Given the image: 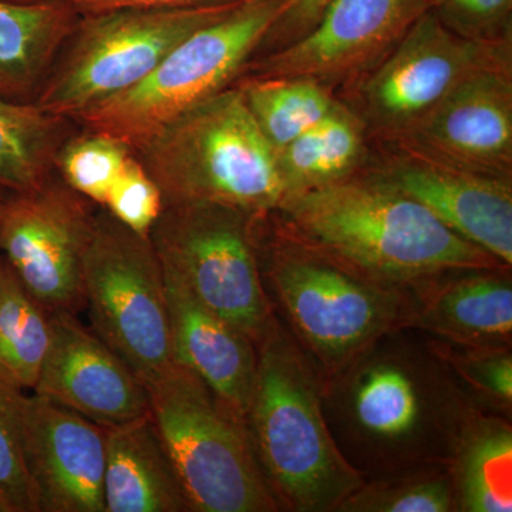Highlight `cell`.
Masks as SVG:
<instances>
[{
	"label": "cell",
	"instance_id": "obj_1",
	"mask_svg": "<svg viewBox=\"0 0 512 512\" xmlns=\"http://www.w3.org/2000/svg\"><path fill=\"white\" fill-rule=\"evenodd\" d=\"M276 212L284 220L285 238L377 284L507 268L373 171L303 192Z\"/></svg>",
	"mask_w": 512,
	"mask_h": 512
},
{
	"label": "cell",
	"instance_id": "obj_2",
	"mask_svg": "<svg viewBox=\"0 0 512 512\" xmlns=\"http://www.w3.org/2000/svg\"><path fill=\"white\" fill-rule=\"evenodd\" d=\"M137 156L165 205L205 202L261 218L286 200L275 150L235 84L168 124Z\"/></svg>",
	"mask_w": 512,
	"mask_h": 512
},
{
	"label": "cell",
	"instance_id": "obj_3",
	"mask_svg": "<svg viewBox=\"0 0 512 512\" xmlns=\"http://www.w3.org/2000/svg\"><path fill=\"white\" fill-rule=\"evenodd\" d=\"M256 345L247 419L269 480L293 510L340 507L363 481L330 436L308 366L274 320Z\"/></svg>",
	"mask_w": 512,
	"mask_h": 512
},
{
	"label": "cell",
	"instance_id": "obj_4",
	"mask_svg": "<svg viewBox=\"0 0 512 512\" xmlns=\"http://www.w3.org/2000/svg\"><path fill=\"white\" fill-rule=\"evenodd\" d=\"M285 5L286 0H245L188 36L143 82L76 120L138 153L168 124L237 83Z\"/></svg>",
	"mask_w": 512,
	"mask_h": 512
},
{
	"label": "cell",
	"instance_id": "obj_5",
	"mask_svg": "<svg viewBox=\"0 0 512 512\" xmlns=\"http://www.w3.org/2000/svg\"><path fill=\"white\" fill-rule=\"evenodd\" d=\"M146 389L151 417L191 511L275 510L245 419L178 363Z\"/></svg>",
	"mask_w": 512,
	"mask_h": 512
},
{
	"label": "cell",
	"instance_id": "obj_6",
	"mask_svg": "<svg viewBox=\"0 0 512 512\" xmlns=\"http://www.w3.org/2000/svg\"><path fill=\"white\" fill-rule=\"evenodd\" d=\"M241 3L80 15L62 60L43 82L35 103L53 116L76 120L143 82L188 36Z\"/></svg>",
	"mask_w": 512,
	"mask_h": 512
},
{
	"label": "cell",
	"instance_id": "obj_7",
	"mask_svg": "<svg viewBox=\"0 0 512 512\" xmlns=\"http://www.w3.org/2000/svg\"><path fill=\"white\" fill-rule=\"evenodd\" d=\"M83 293L93 332L144 386L177 363L163 268L153 242L109 212L94 221L83 261Z\"/></svg>",
	"mask_w": 512,
	"mask_h": 512
},
{
	"label": "cell",
	"instance_id": "obj_8",
	"mask_svg": "<svg viewBox=\"0 0 512 512\" xmlns=\"http://www.w3.org/2000/svg\"><path fill=\"white\" fill-rule=\"evenodd\" d=\"M256 220L225 205H164L150 232L161 268L255 345L274 320L256 261Z\"/></svg>",
	"mask_w": 512,
	"mask_h": 512
},
{
	"label": "cell",
	"instance_id": "obj_9",
	"mask_svg": "<svg viewBox=\"0 0 512 512\" xmlns=\"http://www.w3.org/2000/svg\"><path fill=\"white\" fill-rule=\"evenodd\" d=\"M512 63V43H481L447 29L426 10L342 100L383 143L402 137L480 70Z\"/></svg>",
	"mask_w": 512,
	"mask_h": 512
},
{
	"label": "cell",
	"instance_id": "obj_10",
	"mask_svg": "<svg viewBox=\"0 0 512 512\" xmlns=\"http://www.w3.org/2000/svg\"><path fill=\"white\" fill-rule=\"evenodd\" d=\"M269 275L299 338L328 370L346 365L403 313L392 286L285 237L272 255Z\"/></svg>",
	"mask_w": 512,
	"mask_h": 512
},
{
	"label": "cell",
	"instance_id": "obj_11",
	"mask_svg": "<svg viewBox=\"0 0 512 512\" xmlns=\"http://www.w3.org/2000/svg\"><path fill=\"white\" fill-rule=\"evenodd\" d=\"M96 217L66 184H43L0 202V255L50 313L86 308L83 261Z\"/></svg>",
	"mask_w": 512,
	"mask_h": 512
},
{
	"label": "cell",
	"instance_id": "obj_12",
	"mask_svg": "<svg viewBox=\"0 0 512 512\" xmlns=\"http://www.w3.org/2000/svg\"><path fill=\"white\" fill-rule=\"evenodd\" d=\"M429 9V0H330L308 33L254 57L242 76L308 79L335 92L348 89L372 72Z\"/></svg>",
	"mask_w": 512,
	"mask_h": 512
},
{
	"label": "cell",
	"instance_id": "obj_13",
	"mask_svg": "<svg viewBox=\"0 0 512 512\" xmlns=\"http://www.w3.org/2000/svg\"><path fill=\"white\" fill-rule=\"evenodd\" d=\"M13 404L40 512H106V427L36 393Z\"/></svg>",
	"mask_w": 512,
	"mask_h": 512
},
{
	"label": "cell",
	"instance_id": "obj_14",
	"mask_svg": "<svg viewBox=\"0 0 512 512\" xmlns=\"http://www.w3.org/2000/svg\"><path fill=\"white\" fill-rule=\"evenodd\" d=\"M384 144L512 180V63L468 77L412 130Z\"/></svg>",
	"mask_w": 512,
	"mask_h": 512
},
{
	"label": "cell",
	"instance_id": "obj_15",
	"mask_svg": "<svg viewBox=\"0 0 512 512\" xmlns=\"http://www.w3.org/2000/svg\"><path fill=\"white\" fill-rule=\"evenodd\" d=\"M386 151L373 173L510 268L512 180L451 167L393 144Z\"/></svg>",
	"mask_w": 512,
	"mask_h": 512
},
{
	"label": "cell",
	"instance_id": "obj_16",
	"mask_svg": "<svg viewBox=\"0 0 512 512\" xmlns=\"http://www.w3.org/2000/svg\"><path fill=\"white\" fill-rule=\"evenodd\" d=\"M50 316L52 342L32 393L103 427L150 413L146 386L113 349L73 313Z\"/></svg>",
	"mask_w": 512,
	"mask_h": 512
},
{
	"label": "cell",
	"instance_id": "obj_17",
	"mask_svg": "<svg viewBox=\"0 0 512 512\" xmlns=\"http://www.w3.org/2000/svg\"><path fill=\"white\" fill-rule=\"evenodd\" d=\"M163 274L175 362L247 420L256 376L255 343L205 308L173 274L165 269Z\"/></svg>",
	"mask_w": 512,
	"mask_h": 512
},
{
	"label": "cell",
	"instance_id": "obj_18",
	"mask_svg": "<svg viewBox=\"0 0 512 512\" xmlns=\"http://www.w3.org/2000/svg\"><path fill=\"white\" fill-rule=\"evenodd\" d=\"M106 429V512L191 511L150 413Z\"/></svg>",
	"mask_w": 512,
	"mask_h": 512
},
{
	"label": "cell",
	"instance_id": "obj_19",
	"mask_svg": "<svg viewBox=\"0 0 512 512\" xmlns=\"http://www.w3.org/2000/svg\"><path fill=\"white\" fill-rule=\"evenodd\" d=\"M430 291L419 313L424 328L467 348H497L511 339V281L498 269L463 271Z\"/></svg>",
	"mask_w": 512,
	"mask_h": 512
},
{
	"label": "cell",
	"instance_id": "obj_20",
	"mask_svg": "<svg viewBox=\"0 0 512 512\" xmlns=\"http://www.w3.org/2000/svg\"><path fill=\"white\" fill-rule=\"evenodd\" d=\"M79 18L62 3L0 0V99L26 103L42 87Z\"/></svg>",
	"mask_w": 512,
	"mask_h": 512
},
{
	"label": "cell",
	"instance_id": "obj_21",
	"mask_svg": "<svg viewBox=\"0 0 512 512\" xmlns=\"http://www.w3.org/2000/svg\"><path fill=\"white\" fill-rule=\"evenodd\" d=\"M367 134L363 120L339 99L325 119L276 153L286 200L357 173Z\"/></svg>",
	"mask_w": 512,
	"mask_h": 512
},
{
	"label": "cell",
	"instance_id": "obj_22",
	"mask_svg": "<svg viewBox=\"0 0 512 512\" xmlns=\"http://www.w3.org/2000/svg\"><path fill=\"white\" fill-rule=\"evenodd\" d=\"M52 342V316L0 259V383L35 389Z\"/></svg>",
	"mask_w": 512,
	"mask_h": 512
},
{
	"label": "cell",
	"instance_id": "obj_23",
	"mask_svg": "<svg viewBox=\"0 0 512 512\" xmlns=\"http://www.w3.org/2000/svg\"><path fill=\"white\" fill-rule=\"evenodd\" d=\"M63 121L36 103L0 99V187L18 194L49 181Z\"/></svg>",
	"mask_w": 512,
	"mask_h": 512
},
{
	"label": "cell",
	"instance_id": "obj_24",
	"mask_svg": "<svg viewBox=\"0 0 512 512\" xmlns=\"http://www.w3.org/2000/svg\"><path fill=\"white\" fill-rule=\"evenodd\" d=\"M235 86L275 153L325 119L339 100L335 90L308 79L242 76Z\"/></svg>",
	"mask_w": 512,
	"mask_h": 512
},
{
	"label": "cell",
	"instance_id": "obj_25",
	"mask_svg": "<svg viewBox=\"0 0 512 512\" xmlns=\"http://www.w3.org/2000/svg\"><path fill=\"white\" fill-rule=\"evenodd\" d=\"M457 491L464 511H512L510 427L491 421L471 434L458 461Z\"/></svg>",
	"mask_w": 512,
	"mask_h": 512
},
{
	"label": "cell",
	"instance_id": "obj_26",
	"mask_svg": "<svg viewBox=\"0 0 512 512\" xmlns=\"http://www.w3.org/2000/svg\"><path fill=\"white\" fill-rule=\"evenodd\" d=\"M352 413L367 436L386 441L412 436L421 419L416 384L393 363L366 367L353 386Z\"/></svg>",
	"mask_w": 512,
	"mask_h": 512
},
{
	"label": "cell",
	"instance_id": "obj_27",
	"mask_svg": "<svg viewBox=\"0 0 512 512\" xmlns=\"http://www.w3.org/2000/svg\"><path fill=\"white\" fill-rule=\"evenodd\" d=\"M134 154L123 141L87 130L60 146L55 165L67 187L103 208L111 187Z\"/></svg>",
	"mask_w": 512,
	"mask_h": 512
},
{
	"label": "cell",
	"instance_id": "obj_28",
	"mask_svg": "<svg viewBox=\"0 0 512 512\" xmlns=\"http://www.w3.org/2000/svg\"><path fill=\"white\" fill-rule=\"evenodd\" d=\"M454 495L446 477L399 478L362 487L340 505L342 511L447 512L453 510Z\"/></svg>",
	"mask_w": 512,
	"mask_h": 512
},
{
	"label": "cell",
	"instance_id": "obj_29",
	"mask_svg": "<svg viewBox=\"0 0 512 512\" xmlns=\"http://www.w3.org/2000/svg\"><path fill=\"white\" fill-rule=\"evenodd\" d=\"M0 507L3 512H40L39 498L30 477L13 389L0 383Z\"/></svg>",
	"mask_w": 512,
	"mask_h": 512
},
{
	"label": "cell",
	"instance_id": "obj_30",
	"mask_svg": "<svg viewBox=\"0 0 512 512\" xmlns=\"http://www.w3.org/2000/svg\"><path fill=\"white\" fill-rule=\"evenodd\" d=\"M164 205L160 188L136 153L111 187L103 208L124 227L150 237Z\"/></svg>",
	"mask_w": 512,
	"mask_h": 512
},
{
	"label": "cell",
	"instance_id": "obj_31",
	"mask_svg": "<svg viewBox=\"0 0 512 512\" xmlns=\"http://www.w3.org/2000/svg\"><path fill=\"white\" fill-rule=\"evenodd\" d=\"M456 35L481 43H512V0H429Z\"/></svg>",
	"mask_w": 512,
	"mask_h": 512
},
{
	"label": "cell",
	"instance_id": "obj_32",
	"mask_svg": "<svg viewBox=\"0 0 512 512\" xmlns=\"http://www.w3.org/2000/svg\"><path fill=\"white\" fill-rule=\"evenodd\" d=\"M473 348V346H471ZM467 352H450L454 366L478 390L510 406L512 402V359L505 349L476 348Z\"/></svg>",
	"mask_w": 512,
	"mask_h": 512
},
{
	"label": "cell",
	"instance_id": "obj_33",
	"mask_svg": "<svg viewBox=\"0 0 512 512\" xmlns=\"http://www.w3.org/2000/svg\"><path fill=\"white\" fill-rule=\"evenodd\" d=\"M329 3L330 0H286L284 10L275 20L256 56L282 49L301 39L316 25Z\"/></svg>",
	"mask_w": 512,
	"mask_h": 512
},
{
	"label": "cell",
	"instance_id": "obj_34",
	"mask_svg": "<svg viewBox=\"0 0 512 512\" xmlns=\"http://www.w3.org/2000/svg\"><path fill=\"white\" fill-rule=\"evenodd\" d=\"M9 2H55L69 6L79 15L119 9H181L229 5L245 0H9Z\"/></svg>",
	"mask_w": 512,
	"mask_h": 512
},
{
	"label": "cell",
	"instance_id": "obj_35",
	"mask_svg": "<svg viewBox=\"0 0 512 512\" xmlns=\"http://www.w3.org/2000/svg\"><path fill=\"white\" fill-rule=\"evenodd\" d=\"M0 512H3V511H2V507H0Z\"/></svg>",
	"mask_w": 512,
	"mask_h": 512
},
{
	"label": "cell",
	"instance_id": "obj_36",
	"mask_svg": "<svg viewBox=\"0 0 512 512\" xmlns=\"http://www.w3.org/2000/svg\"><path fill=\"white\" fill-rule=\"evenodd\" d=\"M0 259H2V255H0Z\"/></svg>",
	"mask_w": 512,
	"mask_h": 512
}]
</instances>
